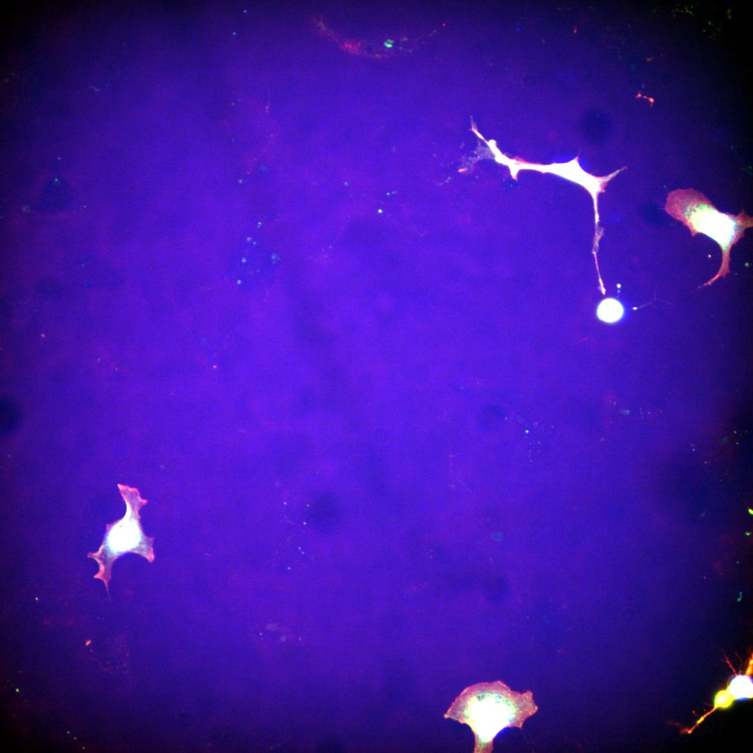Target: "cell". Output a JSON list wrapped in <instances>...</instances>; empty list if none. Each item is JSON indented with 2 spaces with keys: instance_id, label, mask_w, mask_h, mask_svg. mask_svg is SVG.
<instances>
[{
  "instance_id": "obj_1",
  "label": "cell",
  "mask_w": 753,
  "mask_h": 753,
  "mask_svg": "<svg viewBox=\"0 0 753 753\" xmlns=\"http://www.w3.org/2000/svg\"><path fill=\"white\" fill-rule=\"evenodd\" d=\"M533 693L512 690L500 680L466 687L452 703L445 719L467 724L475 738L474 753H490L496 736L505 728L522 729L537 713Z\"/></svg>"
},
{
  "instance_id": "obj_2",
  "label": "cell",
  "mask_w": 753,
  "mask_h": 753,
  "mask_svg": "<svg viewBox=\"0 0 753 753\" xmlns=\"http://www.w3.org/2000/svg\"><path fill=\"white\" fill-rule=\"evenodd\" d=\"M664 210L687 226L692 236L704 234L717 241L724 252L753 225L744 211L739 215L720 212L701 192L693 188L677 189L668 194Z\"/></svg>"
},
{
  "instance_id": "obj_3",
  "label": "cell",
  "mask_w": 753,
  "mask_h": 753,
  "mask_svg": "<svg viewBox=\"0 0 753 753\" xmlns=\"http://www.w3.org/2000/svg\"><path fill=\"white\" fill-rule=\"evenodd\" d=\"M118 486L126 503V512L121 519L107 525L99 550L88 555L98 562L99 571L94 577L103 581L107 591L111 568L117 557L126 552H133L150 562L154 559L153 538L144 535L139 522V510L146 501L141 499L137 489L123 485Z\"/></svg>"
},
{
  "instance_id": "obj_4",
  "label": "cell",
  "mask_w": 753,
  "mask_h": 753,
  "mask_svg": "<svg viewBox=\"0 0 753 753\" xmlns=\"http://www.w3.org/2000/svg\"><path fill=\"white\" fill-rule=\"evenodd\" d=\"M727 687L735 700L743 701L752 698L753 681L747 674L734 676Z\"/></svg>"
},
{
  "instance_id": "obj_5",
  "label": "cell",
  "mask_w": 753,
  "mask_h": 753,
  "mask_svg": "<svg viewBox=\"0 0 753 753\" xmlns=\"http://www.w3.org/2000/svg\"><path fill=\"white\" fill-rule=\"evenodd\" d=\"M623 314L622 305L614 298H607L602 301L597 310V314L600 319L612 323L619 320Z\"/></svg>"
},
{
  "instance_id": "obj_6",
  "label": "cell",
  "mask_w": 753,
  "mask_h": 753,
  "mask_svg": "<svg viewBox=\"0 0 753 753\" xmlns=\"http://www.w3.org/2000/svg\"><path fill=\"white\" fill-rule=\"evenodd\" d=\"M734 701L735 699L730 694L728 687L725 690H720L716 694L715 697L714 707L713 710L704 716H703L699 720H698L697 724H699L700 722H701L706 717V715L710 714L714 710L717 708L726 709L729 708L733 704Z\"/></svg>"
}]
</instances>
